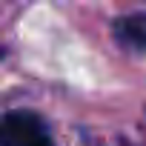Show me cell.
Segmentation results:
<instances>
[{"mask_svg": "<svg viewBox=\"0 0 146 146\" xmlns=\"http://www.w3.org/2000/svg\"><path fill=\"white\" fill-rule=\"evenodd\" d=\"M0 146H52V137L37 115L9 112L0 120Z\"/></svg>", "mask_w": 146, "mask_h": 146, "instance_id": "obj_1", "label": "cell"}, {"mask_svg": "<svg viewBox=\"0 0 146 146\" xmlns=\"http://www.w3.org/2000/svg\"><path fill=\"white\" fill-rule=\"evenodd\" d=\"M112 32H115V37H117L123 46H132V49L146 52V15L117 17L115 26H112Z\"/></svg>", "mask_w": 146, "mask_h": 146, "instance_id": "obj_2", "label": "cell"}]
</instances>
